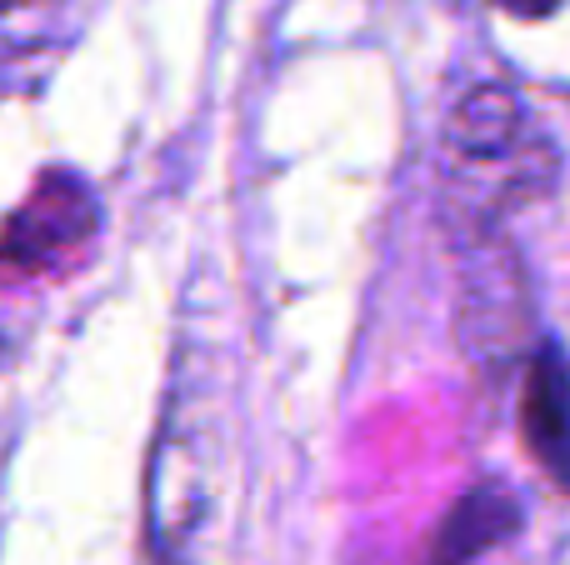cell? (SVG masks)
Segmentation results:
<instances>
[{
    "instance_id": "cell-1",
    "label": "cell",
    "mask_w": 570,
    "mask_h": 565,
    "mask_svg": "<svg viewBox=\"0 0 570 565\" xmlns=\"http://www.w3.org/2000/svg\"><path fill=\"white\" fill-rule=\"evenodd\" d=\"M96 190L76 170H46L0 226V270L6 276H46L60 260L80 256L96 240Z\"/></svg>"
},
{
    "instance_id": "cell-2",
    "label": "cell",
    "mask_w": 570,
    "mask_h": 565,
    "mask_svg": "<svg viewBox=\"0 0 570 565\" xmlns=\"http://www.w3.org/2000/svg\"><path fill=\"white\" fill-rule=\"evenodd\" d=\"M471 246V270H465V340H471L475 360H485L491 370H505L501 360H511L521 350V330L531 326V300H525V276L515 250L491 230H475Z\"/></svg>"
},
{
    "instance_id": "cell-3",
    "label": "cell",
    "mask_w": 570,
    "mask_h": 565,
    "mask_svg": "<svg viewBox=\"0 0 570 565\" xmlns=\"http://www.w3.org/2000/svg\"><path fill=\"white\" fill-rule=\"evenodd\" d=\"M521 440L556 490H570V360L556 346H541L525 360Z\"/></svg>"
},
{
    "instance_id": "cell-4",
    "label": "cell",
    "mask_w": 570,
    "mask_h": 565,
    "mask_svg": "<svg viewBox=\"0 0 570 565\" xmlns=\"http://www.w3.org/2000/svg\"><path fill=\"white\" fill-rule=\"evenodd\" d=\"M525 526L521 500L505 486H475L445 511L441 531L431 536V551H425V565H471L485 551L505 546L515 531Z\"/></svg>"
},
{
    "instance_id": "cell-5",
    "label": "cell",
    "mask_w": 570,
    "mask_h": 565,
    "mask_svg": "<svg viewBox=\"0 0 570 565\" xmlns=\"http://www.w3.org/2000/svg\"><path fill=\"white\" fill-rule=\"evenodd\" d=\"M76 0H0V80L30 76L70 36Z\"/></svg>"
},
{
    "instance_id": "cell-6",
    "label": "cell",
    "mask_w": 570,
    "mask_h": 565,
    "mask_svg": "<svg viewBox=\"0 0 570 565\" xmlns=\"http://www.w3.org/2000/svg\"><path fill=\"white\" fill-rule=\"evenodd\" d=\"M495 6H501L505 16H515V20H546V16H556L561 0H495Z\"/></svg>"
},
{
    "instance_id": "cell-7",
    "label": "cell",
    "mask_w": 570,
    "mask_h": 565,
    "mask_svg": "<svg viewBox=\"0 0 570 565\" xmlns=\"http://www.w3.org/2000/svg\"><path fill=\"white\" fill-rule=\"evenodd\" d=\"M0 366H6V340H0Z\"/></svg>"
}]
</instances>
